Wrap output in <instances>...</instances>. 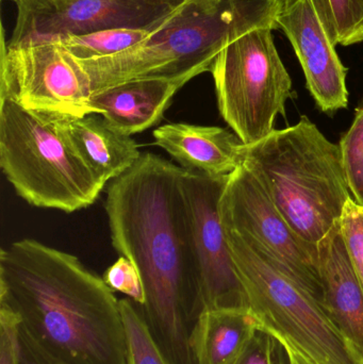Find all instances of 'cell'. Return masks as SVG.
I'll list each match as a JSON object with an SVG mask.
<instances>
[{
    "label": "cell",
    "instance_id": "6da1fadb",
    "mask_svg": "<svg viewBox=\"0 0 363 364\" xmlns=\"http://www.w3.org/2000/svg\"><path fill=\"white\" fill-rule=\"evenodd\" d=\"M183 171L142 154L109 184L104 205L113 247L142 279L145 303L136 305L139 311L170 364H196L191 337L204 311Z\"/></svg>",
    "mask_w": 363,
    "mask_h": 364
},
{
    "label": "cell",
    "instance_id": "7a4b0ae2",
    "mask_svg": "<svg viewBox=\"0 0 363 364\" xmlns=\"http://www.w3.org/2000/svg\"><path fill=\"white\" fill-rule=\"evenodd\" d=\"M0 305L65 364H128L119 299L76 256L33 239L0 252Z\"/></svg>",
    "mask_w": 363,
    "mask_h": 364
},
{
    "label": "cell",
    "instance_id": "3957f363",
    "mask_svg": "<svg viewBox=\"0 0 363 364\" xmlns=\"http://www.w3.org/2000/svg\"><path fill=\"white\" fill-rule=\"evenodd\" d=\"M285 0H187L136 46L104 59L79 63L92 91L144 78L188 79L210 72L236 36L273 26Z\"/></svg>",
    "mask_w": 363,
    "mask_h": 364
},
{
    "label": "cell",
    "instance_id": "277c9868",
    "mask_svg": "<svg viewBox=\"0 0 363 364\" xmlns=\"http://www.w3.org/2000/svg\"><path fill=\"white\" fill-rule=\"evenodd\" d=\"M241 156L288 224L313 245L340 220L352 198L340 145L308 117L244 145Z\"/></svg>",
    "mask_w": 363,
    "mask_h": 364
},
{
    "label": "cell",
    "instance_id": "5b68a950",
    "mask_svg": "<svg viewBox=\"0 0 363 364\" xmlns=\"http://www.w3.org/2000/svg\"><path fill=\"white\" fill-rule=\"evenodd\" d=\"M0 168L29 205L65 213L93 205L104 188L68 140L61 119L8 97H0Z\"/></svg>",
    "mask_w": 363,
    "mask_h": 364
},
{
    "label": "cell",
    "instance_id": "8992f818",
    "mask_svg": "<svg viewBox=\"0 0 363 364\" xmlns=\"http://www.w3.org/2000/svg\"><path fill=\"white\" fill-rule=\"evenodd\" d=\"M249 310L281 344L315 364H362L321 304L255 243L226 229Z\"/></svg>",
    "mask_w": 363,
    "mask_h": 364
},
{
    "label": "cell",
    "instance_id": "52a82bcc",
    "mask_svg": "<svg viewBox=\"0 0 363 364\" xmlns=\"http://www.w3.org/2000/svg\"><path fill=\"white\" fill-rule=\"evenodd\" d=\"M273 30L259 26L236 36L211 66L220 113L244 145L269 136L293 96Z\"/></svg>",
    "mask_w": 363,
    "mask_h": 364
},
{
    "label": "cell",
    "instance_id": "ba28073f",
    "mask_svg": "<svg viewBox=\"0 0 363 364\" xmlns=\"http://www.w3.org/2000/svg\"><path fill=\"white\" fill-rule=\"evenodd\" d=\"M4 36L0 97L57 119L94 114L89 75L57 38L10 45Z\"/></svg>",
    "mask_w": 363,
    "mask_h": 364
},
{
    "label": "cell",
    "instance_id": "9c48e42d",
    "mask_svg": "<svg viewBox=\"0 0 363 364\" xmlns=\"http://www.w3.org/2000/svg\"><path fill=\"white\" fill-rule=\"evenodd\" d=\"M220 213L226 229L251 240L322 306L318 246L293 230L261 182L244 164L228 176Z\"/></svg>",
    "mask_w": 363,
    "mask_h": 364
},
{
    "label": "cell",
    "instance_id": "30bf717a",
    "mask_svg": "<svg viewBox=\"0 0 363 364\" xmlns=\"http://www.w3.org/2000/svg\"><path fill=\"white\" fill-rule=\"evenodd\" d=\"M228 176L183 171V190L200 267L204 310H249L220 213V200Z\"/></svg>",
    "mask_w": 363,
    "mask_h": 364
},
{
    "label": "cell",
    "instance_id": "8fae6325",
    "mask_svg": "<svg viewBox=\"0 0 363 364\" xmlns=\"http://www.w3.org/2000/svg\"><path fill=\"white\" fill-rule=\"evenodd\" d=\"M17 18L8 44L113 28L153 30L177 8L140 0H12Z\"/></svg>",
    "mask_w": 363,
    "mask_h": 364
},
{
    "label": "cell",
    "instance_id": "7c38bea8",
    "mask_svg": "<svg viewBox=\"0 0 363 364\" xmlns=\"http://www.w3.org/2000/svg\"><path fill=\"white\" fill-rule=\"evenodd\" d=\"M275 21L289 38L320 110L334 113L347 108V70L313 1L285 0Z\"/></svg>",
    "mask_w": 363,
    "mask_h": 364
},
{
    "label": "cell",
    "instance_id": "4fadbf2b",
    "mask_svg": "<svg viewBox=\"0 0 363 364\" xmlns=\"http://www.w3.org/2000/svg\"><path fill=\"white\" fill-rule=\"evenodd\" d=\"M322 308L363 364V284L341 232L340 220L318 243Z\"/></svg>",
    "mask_w": 363,
    "mask_h": 364
},
{
    "label": "cell",
    "instance_id": "5bb4252c",
    "mask_svg": "<svg viewBox=\"0 0 363 364\" xmlns=\"http://www.w3.org/2000/svg\"><path fill=\"white\" fill-rule=\"evenodd\" d=\"M188 79L144 78L126 81L92 95L94 114L125 136L141 134L157 125Z\"/></svg>",
    "mask_w": 363,
    "mask_h": 364
},
{
    "label": "cell",
    "instance_id": "9a60e30c",
    "mask_svg": "<svg viewBox=\"0 0 363 364\" xmlns=\"http://www.w3.org/2000/svg\"><path fill=\"white\" fill-rule=\"evenodd\" d=\"M155 144L180 168L207 175H229L242 164V141L215 126L170 123L153 130Z\"/></svg>",
    "mask_w": 363,
    "mask_h": 364
},
{
    "label": "cell",
    "instance_id": "2e32d148",
    "mask_svg": "<svg viewBox=\"0 0 363 364\" xmlns=\"http://www.w3.org/2000/svg\"><path fill=\"white\" fill-rule=\"evenodd\" d=\"M61 125L81 159L104 186L127 172L142 155L131 136L115 132L102 115L61 119Z\"/></svg>",
    "mask_w": 363,
    "mask_h": 364
},
{
    "label": "cell",
    "instance_id": "e0dca14e",
    "mask_svg": "<svg viewBox=\"0 0 363 364\" xmlns=\"http://www.w3.org/2000/svg\"><path fill=\"white\" fill-rule=\"evenodd\" d=\"M258 328L251 310H204L191 337L195 363L236 364Z\"/></svg>",
    "mask_w": 363,
    "mask_h": 364
},
{
    "label": "cell",
    "instance_id": "ac0fdd59",
    "mask_svg": "<svg viewBox=\"0 0 363 364\" xmlns=\"http://www.w3.org/2000/svg\"><path fill=\"white\" fill-rule=\"evenodd\" d=\"M151 31L132 28H113L55 38L72 57L81 61H87L104 59L123 53L142 42Z\"/></svg>",
    "mask_w": 363,
    "mask_h": 364
},
{
    "label": "cell",
    "instance_id": "d6986e66",
    "mask_svg": "<svg viewBox=\"0 0 363 364\" xmlns=\"http://www.w3.org/2000/svg\"><path fill=\"white\" fill-rule=\"evenodd\" d=\"M311 1L336 46H350L363 42V0Z\"/></svg>",
    "mask_w": 363,
    "mask_h": 364
},
{
    "label": "cell",
    "instance_id": "ffe728a7",
    "mask_svg": "<svg viewBox=\"0 0 363 364\" xmlns=\"http://www.w3.org/2000/svg\"><path fill=\"white\" fill-rule=\"evenodd\" d=\"M119 306L127 337L128 364H170L149 333L136 304L121 299Z\"/></svg>",
    "mask_w": 363,
    "mask_h": 364
},
{
    "label": "cell",
    "instance_id": "44dd1931",
    "mask_svg": "<svg viewBox=\"0 0 363 364\" xmlns=\"http://www.w3.org/2000/svg\"><path fill=\"white\" fill-rule=\"evenodd\" d=\"M339 145L350 191L363 207V107L356 109L353 124Z\"/></svg>",
    "mask_w": 363,
    "mask_h": 364
},
{
    "label": "cell",
    "instance_id": "7402d4cb",
    "mask_svg": "<svg viewBox=\"0 0 363 364\" xmlns=\"http://www.w3.org/2000/svg\"><path fill=\"white\" fill-rule=\"evenodd\" d=\"M340 227L352 264L363 284V207L353 197L345 203Z\"/></svg>",
    "mask_w": 363,
    "mask_h": 364
},
{
    "label": "cell",
    "instance_id": "603a6c76",
    "mask_svg": "<svg viewBox=\"0 0 363 364\" xmlns=\"http://www.w3.org/2000/svg\"><path fill=\"white\" fill-rule=\"evenodd\" d=\"M104 282L114 292L123 293L138 306L145 303L144 288L136 265L124 256L109 267L104 273Z\"/></svg>",
    "mask_w": 363,
    "mask_h": 364
},
{
    "label": "cell",
    "instance_id": "cb8c5ba5",
    "mask_svg": "<svg viewBox=\"0 0 363 364\" xmlns=\"http://www.w3.org/2000/svg\"><path fill=\"white\" fill-rule=\"evenodd\" d=\"M18 318L0 305V364H18Z\"/></svg>",
    "mask_w": 363,
    "mask_h": 364
},
{
    "label": "cell",
    "instance_id": "d4e9b609",
    "mask_svg": "<svg viewBox=\"0 0 363 364\" xmlns=\"http://www.w3.org/2000/svg\"><path fill=\"white\" fill-rule=\"evenodd\" d=\"M279 342L266 329H257L236 364H276Z\"/></svg>",
    "mask_w": 363,
    "mask_h": 364
},
{
    "label": "cell",
    "instance_id": "484cf974",
    "mask_svg": "<svg viewBox=\"0 0 363 364\" xmlns=\"http://www.w3.org/2000/svg\"><path fill=\"white\" fill-rule=\"evenodd\" d=\"M18 338V364H65L45 350L21 325Z\"/></svg>",
    "mask_w": 363,
    "mask_h": 364
},
{
    "label": "cell",
    "instance_id": "4316f807",
    "mask_svg": "<svg viewBox=\"0 0 363 364\" xmlns=\"http://www.w3.org/2000/svg\"><path fill=\"white\" fill-rule=\"evenodd\" d=\"M281 346H283V350L287 354L288 364H315L303 357L302 355L298 354L289 346H285V344H281Z\"/></svg>",
    "mask_w": 363,
    "mask_h": 364
},
{
    "label": "cell",
    "instance_id": "83f0119b",
    "mask_svg": "<svg viewBox=\"0 0 363 364\" xmlns=\"http://www.w3.org/2000/svg\"><path fill=\"white\" fill-rule=\"evenodd\" d=\"M140 1L147 2V4H160V6H173V8H178L181 4H185L187 0H140Z\"/></svg>",
    "mask_w": 363,
    "mask_h": 364
}]
</instances>
